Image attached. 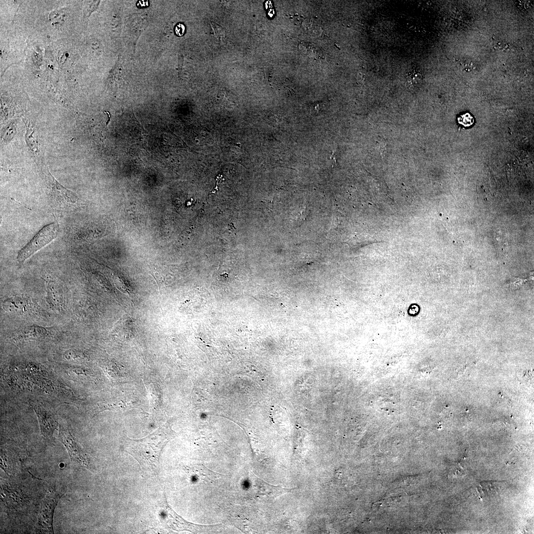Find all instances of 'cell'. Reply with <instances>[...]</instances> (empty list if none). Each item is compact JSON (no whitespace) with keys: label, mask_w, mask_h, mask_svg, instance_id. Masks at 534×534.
Instances as JSON below:
<instances>
[{"label":"cell","mask_w":534,"mask_h":534,"mask_svg":"<svg viewBox=\"0 0 534 534\" xmlns=\"http://www.w3.org/2000/svg\"><path fill=\"white\" fill-rule=\"evenodd\" d=\"M59 225L52 222L44 226L18 253L17 261L23 263L33 254L53 240L57 235Z\"/></svg>","instance_id":"obj_1"},{"label":"cell","mask_w":534,"mask_h":534,"mask_svg":"<svg viewBox=\"0 0 534 534\" xmlns=\"http://www.w3.org/2000/svg\"><path fill=\"white\" fill-rule=\"evenodd\" d=\"M61 495L53 489H49L43 501L35 526L37 533L53 534V516Z\"/></svg>","instance_id":"obj_2"},{"label":"cell","mask_w":534,"mask_h":534,"mask_svg":"<svg viewBox=\"0 0 534 534\" xmlns=\"http://www.w3.org/2000/svg\"><path fill=\"white\" fill-rule=\"evenodd\" d=\"M59 440L66 448L73 462L80 465L90 471L95 469L89 456L85 452L81 445L70 432L59 426Z\"/></svg>","instance_id":"obj_3"},{"label":"cell","mask_w":534,"mask_h":534,"mask_svg":"<svg viewBox=\"0 0 534 534\" xmlns=\"http://www.w3.org/2000/svg\"><path fill=\"white\" fill-rule=\"evenodd\" d=\"M31 405L37 416L42 435L45 439L52 441L53 432L58 426L53 415L41 404L32 402Z\"/></svg>","instance_id":"obj_4"},{"label":"cell","mask_w":534,"mask_h":534,"mask_svg":"<svg viewBox=\"0 0 534 534\" xmlns=\"http://www.w3.org/2000/svg\"><path fill=\"white\" fill-rule=\"evenodd\" d=\"M50 176L51 194L54 201L67 205L76 203L78 201L77 195L60 185L50 174Z\"/></svg>","instance_id":"obj_5"},{"label":"cell","mask_w":534,"mask_h":534,"mask_svg":"<svg viewBox=\"0 0 534 534\" xmlns=\"http://www.w3.org/2000/svg\"><path fill=\"white\" fill-rule=\"evenodd\" d=\"M30 302L28 298L14 296L5 299L2 303V307L6 312L20 313L25 312Z\"/></svg>","instance_id":"obj_6"},{"label":"cell","mask_w":534,"mask_h":534,"mask_svg":"<svg viewBox=\"0 0 534 534\" xmlns=\"http://www.w3.org/2000/svg\"><path fill=\"white\" fill-rule=\"evenodd\" d=\"M45 328L36 325L25 327L18 332L16 338L20 340H32L41 339L46 335Z\"/></svg>","instance_id":"obj_7"},{"label":"cell","mask_w":534,"mask_h":534,"mask_svg":"<svg viewBox=\"0 0 534 534\" xmlns=\"http://www.w3.org/2000/svg\"><path fill=\"white\" fill-rule=\"evenodd\" d=\"M46 300L49 305L57 308L62 304L61 292L57 284L53 281H49L46 284Z\"/></svg>","instance_id":"obj_8"},{"label":"cell","mask_w":534,"mask_h":534,"mask_svg":"<svg viewBox=\"0 0 534 534\" xmlns=\"http://www.w3.org/2000/svg\"><path fill=\"white\" fill-rule=\"evenodd\" d=\"M457 121L459 124L465 127L472 126L474 122L473 117L468 112L461 114L457 118Z\"/></svg>","instance_id":"obj_9"},{"label":"cell","mask_w":534,"mask_h":534,"mask_svg":"<svg viewBox=\"0 0 534 534\" xmlns=\"http://www.w3.org/2000/svg\"><path fill=\"white\" fill-rule=\"evenodd\" d=\"M300 48L308 55L312 56L317 55V47L312 44L305 43V45H302Z\"/></svg>","instance_id":"obj_10"},{"label":"cell","mask_w":534,"mask_h":534,"mask_svg":"<svg viewBox=\"0 0 534 534\" xmlns=\"http://www.w3.org/2000/svg\"><path fill=\"white\" fill-rule=\"evenodd\" d=\"M211 24L214 34L216 37L222 39L224 37L225 31L221 26L213 22Z\"/></svg>","instance_id":"obj_11"},{"label":"cell","mask_w":534,"mask_h":534,"mask_svg":"<svg viewBox=\"0 0 534 534\" xmlns=\"http://www.w3.org/2000/svg\"><path fill=\"white\" fill-rule=\"evenodd\" d=\"M421 77V75L419 72L413 70L409 73L408 80L411 84H416L420 80Z\"/></svg>","instance_id":"obj_12"},{"label":"cell","mask_w":534,"mask_h":534,"mask_svg":"<svg viewBox=\"0 0 534 534\" xmlns=\"http://www.w3.org/2000/svg\"><path fill=\"white\" fill-rule=\"evenodd\" d=\"M185 27L184 25L181 23L178 24L175 27V33L179 36H182L185 32Z\"/></svg>","instance_id":"obj_13"},{"label":"cell","mask_w":534,"mask_h":534,"mask_svg":"<svg viewBox=\"0 0 534 534\" xmlns=\"http://www.w3.org/2000/svg\"><path fill=\"white\" fill-rule=\"evenodd\" d=\"M149 3L148 0H140L137 3V5L139 7H144L148 6Z\"/></svg>","instance_id":"obj_14"}]
</instances>
